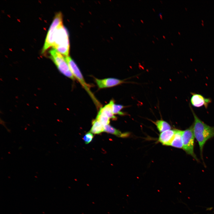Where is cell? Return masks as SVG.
<instances>
[{"label": "cell", "instance_id": "obj_1", "mask_svg": "<svg viewBox=\"0 0 214 214\" xmlns=\"http://www.w3.org/2000/svg\"><path fill=\"white\" fill-rule=\"evenodd\" d=\"M190 106L194 119L193 124V133L195 139L198 142L200 155L203 160L204 147L209 139L214 137V126L208 125L202 121L196 115L191 106Z\"/></svg>", "mask_w": 214, "mask_h": 214}, {"label": "cell", "instance_id": "obj_2", "mask_svg": "<svg viewBox=\"0 0 214 214\" xmlns=\"http://www.w3.org/2000/svg\"><path fill=\"white\" fill-rule=\"evenodd\" d=\"M52 47L65 57L69 56L70 44L68 33L63 25L58 27L55 31Z\"/></svg>", "mask_w": 214, "mask_h": 214}, {"label": "cell", "instance_id": "obj_3", "mask_svg": "<svg viewBox=\"0 0 214 214\" xmlns=\"http://www.w3.org/2000/svg\"><path fill=\"white\" fill-rule=\"evenodd\" d=\"M65 59L74 78L78 81L88 93L96 106L99 107L100 106L99 102L91 91L90 85L85 82L82 74L76 64L69 56L65 57Z\"/></svg>", "mask_w": 214, "mask_h": 214}, {"label": "cell", "instance_id": "obj_4", "mask_svg": "<svg viewBox=\"0 0 214 214\" xmlns=\"http://www.w3.org/2000/svg\"><path fill=\"white\" fill-rule=\"evenodd\" d=\"M49 53L50 58L54 63L59 71L65 76L74 80L75 78L71 72L64 56L53 48L49 51Z\"/></svg>", "mask_w": 214, "mask_h": 214}, {"label": "cell", "instance_id": "obj_5", "mask_svg": "<svg viewBox=\"0 0 214 214\" xmlns=\"http://www.w3.org/2000/svg\"><path fill=\"white\" fill-rule=\"evenodd\" d=\"M182 149L188 155L192 156L195 160H199L194 150L195 137L193 130V124L188 128L182 130Z\"/></svg>", "mask_w": 214, "mask_h": 214}, {"label": "cell", "instance_id": "obj_6", "mask_svg": "<svg viewBox=\"0 0 214 214\" xmlns=\"http://www.w3.org/2000/svg\"><path fill=\"white\" fill-rule=\"evenodd\" d=\"M62 19V15L61 12H59L56 15L48 32L42 50L43 53L52 46L55 31L58 27L63 25Z\"/></svg>", "mask_w": 214, "mask_h": 214}, {"label": "cell", "instance_id": "obj_7", "mask_svg": "<svg viewBox=\"0 0 214 214\" xmlns=\"http://www.w3.org/2000/svg\"><path fill=\"white\" fill-rule=\"evenodd\" d=\"M95 81L98 87L103 89L114 86L125 82L124 81L117 78H109L103 79L95 78Z\"/></svg>", "mask_w": 214, "mask_h": 214}, {"label": "cell", "instance_id": "obj_8", "mask_svg": "<svg viewBox=\"0 0 214 214\" xmlns=\"http://www.w3.org/2000/svg\"><path fill=\"white\" fill-rule=\"evenodd\" d=\"M211 102V99L210 98H205L200 94L192 93L191 102L194 107H200L204 106L207 108Z\"/></svg>", "mask_w": 214, "mask_h": 214}, {"label": "cell", "instance_id": "obj_9", "mask_svg": "<svg viewBox=\"0 0 214 214\" xmlns=\"http://www.w3.org/2000/svg\"><path fill=\"white\" fill-rule=\"evenodd\" d=\"M175 131V129H171L161 133L158 138V141L163 145L170 146L174 138Z\"/></svg>", "mask_w": 214, "mask_h": 214}, {"label": "cell", "instance_id": "obj_10", "mask_svg": "<svg viewBox=\"0 0 214 214\" xmlns=\"http://www.w3.org/2000/svg\"><path fill=\"white\" fill-rule=\"evenodd\" d=\"M114 103V101L111 100L108 104L100 108L99 111L106 115L110 119L116 120L117 119V117L114 115L113 111V105Z\"/></svg>", "mask_w": 214, "mask_h": 214}, {"label": "cell", "instance_id": "obj_11", "mask_svg": "<svg viewBox=\"0 0 214 214\" xmlns=\"http://www.w3.org/2000/svg\"><path fill=\"white\" fill-rule=\"evenodd\" d=\"M182 130L176 129L174 135L170 146L178 148H182Z\"/></svg>", "mask_w": 214, "mask_h": 214}, {"label": "cell", "instance_id": "obj_12", "mask_svg": "<svg viewBox=\"0 0 214 214\" xmlns=\"http://www.w3.org/2000/svg\"><path fill=\"white\" fill-rule=\"evenodd\" d=\"M104 132L122 138L128 137L130 135V133L128 132L122 133L109 124L104 126Z\"/></svg>", "mask_w": 214, "mask_h": 214}, {"label": "cell", "instance_id": "obj_13", "mask_svg": "<svg viewBox=\"0 0 214 214\" xmlns=\"http://www.w3.org/2000/svg\"><path fill=\"white\" fill-rule=\"evenodd\" d=\"M92 127L89 131L93 134H99L104 132V126L96 119L92 122Z\"/></svg>", "mask_w": 214, "mask_h": 214}, {"label": "cell", "instance_id": "obj_14", "mask_svg": "<svg viewBox=\"0 0 214 214\" xmlns=\"http://www.w3.org/2000/svg\"><path fill=\"white\" fill-rule=\"evenodd\" d=\"M158 131L161 133L171 129V125L166 121L163 120H158L154 122Z\"/></svg>", "mask_w": 214, "mask_h": 214}, {"label": "cell", "instance_id": "obj_15", "mask_svg": "<svg viewBox=\"0 0 214 214\" xmlns=\"http://www.w3.org/2000/svg\"><path fill=\"white\" fill-rule=\"evenodd\" d=\"M96 119L104 127L109 125L110 122V119L99 111L97 114Z\"/></svg>", "mask_w": 214, "mask_h": 214}, {"label": "cell", "instance_id": "obj_16", "mask_svg": "<svg viewBox=\"0 0 214 214\" xmlns=\"http://www.w3.org/2000/svg\"><path fill=\"white\" fill-rule=\"evenodd\" d=\"M124 106L119 104H116L114 103L113 105V111L114 115L118 114L124 115L125 114L121 110L124 108Z\"/></svg>", "mask_w": 214, "mask_h": 214}, {"label": "cell", "instance_id": "obj_17", "mask_svg": "<svg viewBox=\"0 0 214 214\" xmlns=\"http://www.w3.org/2000/svg\"><path fill=\"white\" fill-rule=\"evenodd\" d=\"M94 137L93 134L90 132L86 133L83 138L84 141L86 144L90 143Z\"/></svg>", "mask_w": 214, "mask_h": 214}, {"label": "cell", "instance_id": "obj_18", "mask_svg": "<svg viewBox=\"0 0 214 214\" xmlns=\"http://www.w3.org/2000/svg\"><path fill=\"white\" fill-rule=\"evenodd\" d=\"M141 21L142 23H143V21H142V20H141Z\"/></svg>", "mask_w": 214, "mask_h": 214}, {"label": "cell", "instance_id": "obj_19", "mask_svg": "<svg viewBox=\"0 0 214 214\" xmlns=\"http://www.w3.org/2000/svg\"><path fill=\"white\" fill-rule=\"evenodd\" d=\"M163 37L164 38H165V36H163Z\"/></svg>", "mask_w": 214, "mask_h": 214}, {"label": "cell", "instance_id": "obj_20", "mask_svg": "<svg viewBox=\"0 0 214 214\" xmlns=\"http://www.w3.org/2000/svg\"><path fill=\"white\" fill-rule=\"evenodd\" d=\"M178 33H179V34H180V32H178Z\"/></svg>", "mask_w": 214, "mask_h": 214}, {"label": "cell", "instance_id": "obj_21", "mask_svg": "<svg viewBox=\"0 0 214 214\" xmlns=\"http://www.w3.org/2000/svg\"><path fill=\"white\" fill-rule=\"evenodd\" d=\"M202 25H203V23H202Z\"/></svg>", "mask_w": 214, "mask_h": 214}]
</instances>
